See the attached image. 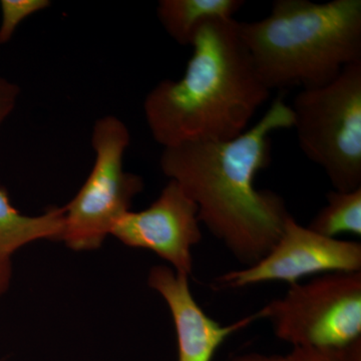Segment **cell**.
I'll return each mask as SVG.
<instances>
[{
    "label": "cell",
    "mask_w": 361,
    "mask_h": 361,
    "mask_svg": "<svg viewBox=\"0 0 361 361\" xmlns=\"http://www.w3.org/2000/svg\"><path fill=\"white\" fill-rule=\"evenodd\" d=\"M20 90L18 85L0 78V126L16 108Z\"/></svg>",
    "instance_id": "cell-15"
},
{
    "label": "cell",
    "mask_w": 361,
    "mask_h": 361,
    "mask_svg": "<svg viewBox=\"0 0 361 361\" xmlns=\"http://www.w3.org/2000/svg\"><path fill=\"white\" fill-rule=\"evenodd\" d=\"M130 142L129 130L116 116H104L94 123V168L77 196L63 206L61 240L73 250L101 247L118 220L129 212L133 199L144 189L140 176L123 170V155Z\"/></svg>",
    "instance_id": "cell-6"
},
{
    "label": "cell",
    "mask_w": 361,
    "mask_h": 361,
    "mask_svg": "<svg viewBox=\"0 0 361 361\" xmlns=\"http://www.w3.org/2000/svg\"><path fill=\"white\" fill-rule=\"evenodd\" d=\"M258 313L292 348H345L361 338V271L327 273L291 285Z\"/></svg>",
    "instance_id": "cell-5"
},
{
    "label": "cell",
    "mask_w": 361,
    "mask_h": 361,
    "mask_svg": "<svg viewBox=\"0 0 361 361\" xmlns=\"http://www.w3.org/2000/svg\"><path fill=\"white\" fill-rule=\"evenodd\" d=\"M65 231V207H51L39 216H25L11 205L8 194L0 188V261L26 244L37 240H61Z\"/></svg>",
    "instance_id": "cell-10"
},
{
    "label": "cell",
    "mask_w": 361,
    "mask_h": 361,
    "mask_svg": "<svg viewBox=\"0 0 361 361\" xmlns=\"http://www.w3.org/2000/svg\"><path fill=\"white\" fill-rule=\"evenodd\" d=\"M267 89H315L361 61V0H276L269 16L239 23Z\"/></svg>",
    "instance_id": "cell-3"
},
{
    "label": "cell",
    "mask_w": 361,
    "mask_h": 361,
    "mask_svg": "<svg viewBox=\"0 0 361 361\" xmlns=\"http://www.w3.org/2000/svg\"><path fill=\"white\" fill-rule=\"evenodd\" d=\"M283 97L253 127L226 142H186L164 148L160 165L198 206V218L236 260L251 266L276 244L291 214L283 197L255 187L271 163L270 135L291 129Z\"/></svg>",
    "instance_id": "cell-1"
},
{
    "label": "cell",
    "mask_w": 361,
    "mask_h": 361,
    "mask_svg": "<svg viewBox=\"0 0 361 361\" xmlns=\"http://www.w3.org/2000/svg\"><path fill=\"white\" fill-rule=\"evenodd\" d=\"M229 361H361V338L343 348H293L286 355L249 353Z\"/></svg>",
    "instance_id": "cell-13"
},
{
    "label": "cell",
    "mask_w": 361,
    "mask_h": 361,
    "mask_svg": "<svg viewBox=\"0 0 361 361\" xmlns=\"http://www.w3.org/2000/svg\"><path fill=\"white\" fill-rule=\"evenodd\" d=\"M290 108L301 151L334 190L361 188V61L329 84L301 90Z\"/></svg>",
    "instance_id": "cell-4"
},
{
    "label": "cell",
    "mask_w": 361,
    "mask_h": 361,
    "mask_svg": "<svg viewBox=\"0 0 361 361\" xmlns=\"http://www.w3.org/2000/svg\"><path fill=\"white\" fill-rule=\"evenodd\" d=\"M11 274H13L11 261H0V297L4 295L8 289Z\"/></svg>",
    "instance_id": "cell-16"
},
{
    "label": "cell",
    "mask_w": 361,
    "mask_h": 361,
    "mask_svg": "<svg viewBox=\"0 0 361 361\" xmlns=\"http://www.w3.org/2000/svg\"><path fill=\"white\" fill-rule=\"evenodd\" d=\"M191 47L184 75L163 80L145 99L149 129L164 148L235 139L248 130L270 96L240 35L239 21H208Z\"/></svg>",
    "instance_id": "cell-2"
},
{
    "label": "cell",
    "mask_w": 361,
    "mask_h": 361,
    "mask_svg": "<svg viewBox=\"0 0 361 361\" xmlns=\"http://www.w3.org/2000/svg\"><path fill=\"white\" fill-rule=\"evenodd\" d=\"M361 271V244L322 236L287 220L283 233L272 249L241 270L230 271L216 279L220 288H244L266 282L299 283L301 278L336 272Z\"/></svg>",
    "instance_id": "cell-7"
},
{
    "label": "cell",
    "mask_w": 361,
    "mask_h": 361,
    "mask_svg": "<svg viewBox=\"0 0 361 361\" xmlns=\"http://www.w3.org/2000/svg\"><path fill=\"white\" fill-rule=\"evenodd\" d=\"M148 284L167 303L174 322L178 361H212L216 351L235 332L260 319L259 313L222 325L204 312L189 285V276L168 266L158 265L149 272Z\"/></svg>",
    "instance_id": "cell-9"
},
{
    "label": "cell",
    "mask_w": 361,
    "mask_h": 361,
    "mask_svg": "<svg viewBox=\"0 0 361 361\" xmlns=\"http://www.w3.org/2000/svg\"><path fill=\"white\" fill-rule=\"evenodd\" d=\"M244 4L243 0H161L157 14L175 42L191 47L206 23L233 18Z\"/></svg>",
    "instance_id": "cell-11"
},
{
    "label": "cell",
    "mask_w": 361,
    "mask_h": 361,
    "mask_svg": "<svg viewBox=\"0 0 361 361\" xmlns=\"http://www.w3.org/2000/svg\"><path fill=\"white\" fill-rule=\"evenodd\" d=\"M51 6L49 0H1L2 20L0 25V44L13 37L18 26L25 18Z\"/></svg>",
    "instance_id": "cell-14"
},
{
    "label": "cell",
    "mask_w": 361,
    "mask_h": 361,
    "mask_svg": "<svg viewBox=\"0 0 361 361\" xmlns=\"http://www.w3.org/2000/svg\"><path fill=\"white\" fill-rule=\"evenodd\" d=\"M200 224L198 206L176 180H170L149 208L126 213L111 235L125 245L153 251L176 272L190 276L192 248L203 238Z\"/></svg>",
    "instance_id": "cell-8"
},
{
    "label": "cell",
    "mask_w": 361,
    "mask_h": 361,
    "mask_svg": "<svg viewBox=\"0 0 361 361\" xmlns=\"http://www.w3.org/2000/svg\"><path fill=\"white\" fill-rule=\"evenodd\" d=\"M327 204L322 207L308 228L312 231L336 238L341 234L361 236V188L350 192L330 191Z\"/></svg>",
    "instance_id": "cell-12"
}]
</instances>
